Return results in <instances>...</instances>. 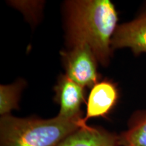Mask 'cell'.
Segmentation results:
<instances>
[{
  "label": "cell",
  "mask_w": 146,
  "mask_h": 146,
  "mask_svg": "<svg viewBox=\"0 0 146 146\" xmlns=\"http://www.w3.org/2000/svg\"><path fill=\"white\" fill-rule=\"evenodd\" d=\"M56 98L60 110L58 115L65 118L81 116V106L85 100L84 87L67 75L60 78L56 87Z\"/></svg>",
  "instance_id": "8992f818"
},
{
  "label": "cell",
  "mask_w": 146,
  "mask_h": 146,
  "mask_svg": "<svg viewBox=\"0 0 146 146\" xmlns=\"http://www.w3.org/2000/svg\"><path fill=\"white\" fill-rule=\"evenodd\" d=\"M67 10L70 43L87 44L97 60L106 64L118 27V14L112 3L108 0L71 1Z\"/></svg>",
  "instance_id": "6da1fadb"
},
{
  "label": "cell",
  "mask_w": 146,
  "mask_h": 146,
  "mask_svg": "<svg viewBox=\"0 0 146 146\" xmlns=\"http://www.w3.org/2000/svg\"><path fill=\"white\" fill-rule=\"evenodd\" d=\"M72 47V50L64 54L66 75L84 88L93 87L98 83L96 56L87 44L80 43Z\"/></svg>",
  "instance_id": "3957f363"
},
{
  "label": "cell",
  "mask_w": 146,
  "mask_h": 146,
  "mask_svg": "<svg viewBox=\"0 0 146 146\" xmlns=\"http://www.w3.org/2000/svg\"><path fill=\"white\" fill-rule=\"evenodd\" d=\"M118 146H146V111L137 113L118 135Z\"/></svg>",
  "instance_id": "ba28073f"
},
{
  "label": "cell",
  "mask_w": 146,
  "mask_h": 146,
  "mask_svg": "<svg viewBox=\"0 0 146 146\" xmlns=\"http://www.w3.org/2000/svg\"><path fill=\"white\" fill-rule=\"evenodd\" d=\"M22 84L17 83L0 87V114L8 115L13 109L18 108V100Z\"/></svg>",
  "instance_id": "9c48e42d"
},
{
  "label": "cell",
  "mask_w": 146,
  "mask_h": 146,
  "mask_svg": "<svg viewBox=\"0 0 146 146\" xmlns=\"http://www.w3.org/2000/svg\"><path fill=\"white\" fill-rule=\"evenodd\" d=\"M58 146H118V135L102 128L81 127Z\"/></svg>",
  "instance_id": "52a82bcc"
},
{
  "label": "cell",
  "mask_w": 146,
  "mask_h": 146,
  "mask_svg": "<svg viewBox=\"0 0 146 146\" xmlns=\"http://www.w3.org/2000/svg\"><path fill=\"white\" fill-rule=\"evenodd\" d=\"M118 98L116 85L108 81L96 83L92 87L87 106V112L83 118L87 124L92 118L105 117L116 105Z\"/></svg>",
  "instance_id": "5b68a950"
},
{
  "label": "cell",
  "mask_w": 146,
  "mask_h": 146,
  "mask_svg": "<svg viewBox=\"0 0 146 146\" xmlns=\"http://www.w3.org/2000/svg\"><path fill=\"white\" fill-rule=\"evenodd\" d=\"M111 46L113 49L129 47L135 55L146 53V10L133 21L117 27Z\"/></svg>",
  "instance_id": "277c9868"
},
{
  "label": "cell",
  "mask_w": 146,
  "mask_h": 146,
  "mask_svg": "<svg viewBox=\"0 0 146 146\" xmlns=\"http://www.w3.org/2000/svg\"><path fill=\"white\" fill-rule=\"evenodd\" d=\"M82 116L50 119L17 118L0 119V146H58L79 128L87 125Z\"/></svg>",
  "instance_id": "7a4b0ae2"
}]
</instances>
